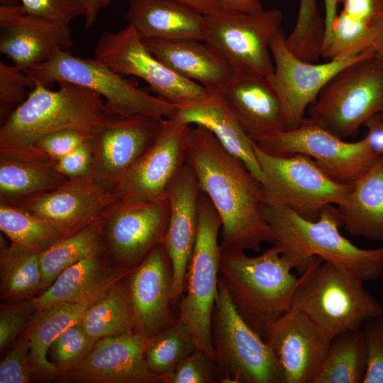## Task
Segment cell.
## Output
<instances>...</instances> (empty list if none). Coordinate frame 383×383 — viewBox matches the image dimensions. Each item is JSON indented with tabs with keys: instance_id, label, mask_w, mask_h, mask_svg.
<instances>
[{
	"instance_id": "1",
	"label": "cell",
	"mask_w": 383,
	"mask_h": 383,
	"mask_svg": "<svg viewBox=\"0 0 383 383\" xmlns=\"http://www.w3.org/2000/svg\"><path fill=\"white\" fill-rule=\"evenodd\" d=\"M185 161L220 217L221 250L257 252L264 243L274 244L264 212V186L209 129L190 126Z\"/></svg>"
},
{
	"instance_id": "2",
	"label": "cell",
	"mask_w": 383,
	"mask_h": 383,
	"mask_svg": "<svg viewBox=\"0 0 383 383\" xmlns=\"http://www.w3.org/2000/svg\"><path fill=\"white\" fill-rule=\"evenodd\" d=\"M264 212L274 236V244L301 274L316 256L347 270L364 282L375 280L383 273V246L361 248L341 235L336 206H327L316 220L310 221L265 189Z\"/></svg>"
},
{
	"instance_id": "3",
	"label": "cell",
	"mask_w": 383,
	"mask_h": 383,
	"mask_svg": "<svg viewBox=\"0 0 383 383\" xmlns=\"http://www.w3.org/2000/svg\"><path fill=\"white\" fill-rule=\"evenodd\" d=\"M57 84V90L35 85L27 99L1 125L0 155L48 158L35 148L42 137L62 130L90 136L108 115L104 99L96 92L70 82Z\"/></svg>"
},
{
	"instance_id": "4",
	"label": "cell",
	"mask_w": 383,
	"mask_h": 383,
	"mask_svg": "<svg viewBox=\"0 0 383 383\" xmlns=\"http://www.w3.org/2000/svg\"><path fill=\"white\" fill-rule=\"evenodd\" d=\"M275 244L256 257L221 250L219 279L243 321L262 338L292 306L300 282Z\"/></svg>"
},
{
	"instance_id": "5",
	"label": "cell",
	"mask_w": 383,
	"mask_h": 383,
	"mask_svg": "<svg viewBox=\"0 0 383 383\" xmlns=\"http://www.w3.org/2000/svg\"><path fill=\"white\" fill-rule=\"evenodd\" d=\"M363 282L347 270L313 257L301 274L291 307L304 312L333 339L383 316V306Z\"/></svg>"
},
{
	"instance_id": "6",
	"label": "cell",
	"mask_w": 383,
	"mask_h": 383,
	"mask_svg": "<svg viewBox=\"0 0 383 383\" xmlns=\"http://www.w3.org/2000/svg\"><path fill=\"white\" fill-rule=\"evenodd\" d=\"M25 72L35 85L49 87L67 82L87 87L100 95L106 113L113 116H148L166 118L179 107L138 88L128 79L94 59L59 51L50 60Z\"/></svg>"
},
{
	"instance_id": "7",
	"label": "cell",
	"mask_w": 383,
	"mask_h": 383,
	"mask_svg": "<svg viewBox=\"0 0 383 383\" xmlns=\"http://www.w3.org/2000/svg\"><path fill=\"white\" fill-rule=\"evenodd\" d=\"M379 113H383V65L372 47L328 81L309 106L307 118L345 139Z\"/></svg>"
},
{
	"instance_id": "8",
	"label": "cell",
	"mask_w": 383,
	"mask_h": 383,
	"mask_svg": "<svg viewBox=\"0 0 383 383\" xmlns=\"http://www.w3.org/2000/svg\"><path fill=\"white\" fill-rule=\"evenodd\" d=\"M221 228V221L216 210L200 189L196 238L188 264L178 318L192 331L197 348L214 360L211 321L218 292Z\"/></svg>"
},
{
	"instance_id": "9",
	"label": "cell",
	"mask_w": 383,
	"mask_h": 383,
	"mask_svg": "<svg viewBox=\"0 0 383 383\" xmlns=\"http://www.w3.org/2000/svg\"><path fill=\"white\" fill-rule=\"evenodd\" d=\"M217 380L222 383H284L264 339L240 317L219 279L211 321Z\"/></svg>"
},
{
	"instance_id": "10",
	"label": "cell",
	"mask_w": 383,
	"mask_h": 383,
	"mask_svg": "<svg viewBox=\"0 0 383 383\" xmlns=\"http://www.w3.org/2000/svg\"><path fill=\"white\" fill-rule=\"evenodd\" d=\"M277 9L256 11L223 10L205 16L204 41L216 49L235 72L266 77L274 71L272 38L282 29Z\"/></svg>"
},
{
	"instance_id": "11",
	"label": "cell",
	"mask_w": 383,
	"mask_h": 383,
	"mask_svg": "<svg viewBox=\"0 0 383 383\" xmlns=\"http://www.w3.org/2000/svg\"><path fill=\"white\" fill-rule=\"evenodd\" d=\"M255 143L274 156L307 155L333 180L344 184L353 185L380 156L370 148L365 137L345 141L307 117L297 128L275 133Z\"/></svg>"
},
{
	"instance_id": "12",
	"label": "cell",
	"mask_w": 383,
	"mask_h": 383,
	"mask_svg": "<svg viewBox=\"0 0 383 383\" xmlns=\"http://www.w3.org/2000/svg\"><path fill=\"white\" fill-rule=\"evenodd\" d=\"M254 148L265 189L307 220H316L328 205L340 204L352 188L333 180L307 155L274 156L255 143Z\"/></svg>"
},
{
	"instance_id": "13",
	"label": "cell",
	"mask_w": 383,
	"mask_h": 383,
	"mask_svg": "<svg viewBox=\"0 0 383 383\" xmlns=\"http://www.w3.org/2000/svg\"><path fill=\"white\" fill-rule=\"evenodd\" d=\"M94 59L121 75L144 80L161 99L179 108L200 102L211 94L201 84L179 76L147 49L130 25L99 37Z\"/></svg>"
},
{
	"instance_id": "14",
	"label": "cell",
	"mask_w": 383,
	"mask_h": 383,
	"mask_svg": "<svg viewBox=\"0 0 383 383\" xmlns=\"http://www.w3.org/2000/svg\"><path fill=\"white\" fill-rule=\"evenodd\" d=\"M190 126L174 115L164 118L153 143L113 187L117 199L151 203L167 198L172 183L186 164Z\"/></svg>"
},
{
	"instance_id": "15",
	"label": "cell",
	"mask_w": 383,
	"mask_h": 383,
	"mask_svg": "<svg viewBox=\"0 0 383 383\" xmlns=\"http://www.w3.org/2000/svg\"><path fill=\"white\" fill-rule=\"evenodd\" d=\"M168 197L151 203L117 199L103 216L104 240L118 267L133 269L164 242L170 218Z\"/></svg>"
},
{
	"instance_id": "16",
	"label": "cell",
	"mask_w": 383,
	"mask_h": 383,
	"mask_svg": "<svg viewBox=\"0 0 383 383\" xmlns=\"http://www.w3.org/2000/svg\"><path fill=\"white\" fill-rule=\"evenodd\" d=\"M285 38L282 28L270 42L274 71L268 79L281 104L284 131H288L300 125L305 118L306 109L328 81L341 69L362 57L369 49L355 57L313 64L294 55L287 48Z\"/></svg>"
},
{
	"instance_id": "17",
	"label": "cell",
	"mask_w": 383,
	"mask_h": 383,
	"mask_svg": "<svg viewBox=\"0 0 383 383\" xmlns=\"http://www.w3.org/2000/svg\"><path fill=\"white\" fill-rule=\"evenodd\" d=\"M163 119L107 115L90 135L91 177L113 191L121 177L153 143Z\"/></svg>"
},
{
	"instance_id": "18",
	"label": "cell",
	"mask_w": 383,
	"mask_h": 383,
	"mask_svg": "<svg viewBox=\"0 0 383 383\" xmlns=\"http://www.w3.org/2000/svg\"><path fill=\"white\" fill-rule=\"evenodd\" d=\"M73 44L70 23L29 13L21 4L0 6V52L24 71Z\"/></svg>"
},
{
	"instance_id": "19",
	"label": "cell",
	"mask_w": 383,
	"mask_h": 383,
	"mask_svg": "<svg viewBox=\"0 0 383 383\" xmlns=\"http://www.w3.org/2000/svg\"><path fill=\"white\" fill-rule=\"evenodd\" d=\"M116 200L111 189L88 176L69 179L16 205L46 220L65 238L102 218Z\"/></svg>"
},
{
	"instance_id": "20",
	"label": "cell",
	"mask_w": 383,
	"mask_h": 383,
	"mask_svg": "<svg viewBox=\"0 0 383 383\" xmlns=\"http://www.w3.org/2000/svg\"><path fill=\"white\" fill-rule=\"evenodd\" d=\"M262 338L281 367L284 383H314L332 340L295 307L284 313Z\"/></svg>"
},
{
	"instance_id": "21",
	"label": "cell",
	"mask_w": 383,
	"mask_h": 383,
	"mask_svg": "<svg viewBox=\"0 0 383 383\" xmlns=\"http://www.w3.org/2000/svg\"><path fill=\"white\" fill-rule=\"evenodd\" d=\"M146 339L136 332L99 339L80 362L58 376L83 383H165L148 366Z\"/></svg>"
},
{
	"instance_id": "22",
	"label": "cell",
	"mask_w": 383,
	"mask_h": 383,
	"mask_svg": "<svg viewBox=\"0 0 383 383\" xmlns=\"http://www.w3.org/2000/svg\"><path fill=\"white\" fill-rule=\"evenodd\" d=\"M135 331L148 338L172 324L173 270L163 243L155 247L128 277Z\"/></svg>"
},
{
	"instance_id": "23",
	"label": "cell",
	"mask_w": 383,
	"mask_h": 383,
	"mask_svg": "<svg viewBox=\"0 0 383 383\" xmlns=\"http://www.w3.org/2000/svg\"><path fill=\"white\" fill-rule=\"evenodd\" d=\"M200 188L193 170L187 163L167 193L170 218L163 245L173 270V302L182 297L186 274L198 228Z\"/></svg>"
},
{
	"instance_id": "24",
	"label": "cell",
	"mask_w": 383,
	"mask_h": 383,
	"mask_svg": "<svg viewBox=\"0 0 383 383\" xmlns=\"http://www.w3.org/2000/svg\"><path fill=\"white\" fill-rule=\"evenodd\" d=\"M218 95L254 142L284 131L281 104L268 77L235 72Z\"/></svg>"
},
{
	"instance_id": "25",
	"label": "cell",
	"mask_w": 383,
	"mask_h": 383,
	"mask_svg": "<svg viewBox=\"0 0 383 383\" xmlns=\"http://www.w3.org/2000/svg\"><path fill=\"white\" fill-rule=\"evenodd\" d=\"M150 53L174 73L218 94L232 79L235 71L212 46L192 39H143Z\"/></svg>"
},
{
	"instance_id": "26",
	"label": "cell",
	"mask_w": 383,
	"mask_h": 383,
	"mask_svg": "<svg viewBox=\"0 0 383 383\" xmlns=\"http://www.w3.org/2000/svg\"><path fill=\"white\" fill-rule=\"evenodd\" d=\"M131 270H125L79 300L63 303L35 312L28 328L23 334L30 343L29 358L33 376L41 379L57 376V370L48 357L52 343L67 328L80 322L86 311L113 286L128 277Z\"/></svg>"
},
{
	"instance_id": "27",
	"label": "cell",
	"mask_w": 383,
	"mask_h": 383,
	"mask_svg": "<svg viewBox=\"0 0 383 383\" xmlns=\"http://www.w3.org/2000/svg\"><path fill=\"white\" fill-rule=\"evenodd\" d=\"M125 15L142 39L204 41L205 16L177 0H128Z\"/></svg>"
},
{
	"instance_id": "28",
	"label": "cell",
	"mask_w": 383,
	"mask_h": 383,
	"mask_svg": "<svg viewBox=\"0 0 383 383\" xmlns=\"http://www.w3.org/2000/svg\"><path fill=\"white\" fill-rule=\"evenodd\" d=\"M174 116L189 125H199L209 129L223 147L242 160L263 184L262 172L255 152V142L245 133L219 95H211L200 102L180 107Z\"/></svg>"
},
{
	"instance_id": "29",
	"label": "cell",
	"mask_w": 383,
	"mask_h": 383,
	"mask_svg": "<svg viewBox=\"0 0 383 383\" xmlns=\"http://www.w3.org/2000/svg\"><path fill=\"white\" fill-rule=\"evenodd\" d=\"M336 209L348 233L383 240V155L353 184Z\"/></svg>"
},
{
	"instance_id": "30",
	"label": "cell",
	"mask_w": 383,
	"mask_h": 383,
	"mask_svg": "<svg viewBox=\"0 0 383 383\" xmlns=\"http://www.w3.org/2000/svg\"><path fill=\"white\" fill-rule=\"evenodd\" d=\"M109 259L106 252L82 260L65 269L52 284L31 299L36 312L79 300L129 270L113 268Z\"/></svg>"
},
{
	"instance_id": "31",
	"label": "cell",
	"mask_w": 383,
	"mask_h": 383,
	"mask_svg": "<svg viewBox=\"0 0 383 383\" xmlns=\"http://www.w3.org/2000/svg\"><path fill=\"white\" fill-rule=\"evenodd\" d=\"M69 179L48 158L0 155V201L18 204L36 194L52 191Z\"/></svg>"
},
{
	"instance_id": "32",
	"label": "cell",
	"mask_w": 383,
	"mask_h": 383,
	"mask_svg": "<svg viewBox=\"0 0 383 383\" xmlns=\"http://www.w3.org/2000/svg\"><path fill=\"white\" fill-rule=\"evenodd\" d=\"M94 340L135 332L133 306L127 282L121 281L91 305L80 321Z\"/></svg>"
},
{
	"instance_id": "33",
	"label": "cell",
	"mask_w": 383,
	"mask_h": 383,
	"mask_svg": "<svg viewBox=\"0 0 383 383\" xmlns=\"http://www.w3.org/2000/svg\"><path fill=\"white\" fill-rule=\"evenodd\" d=\"M106 252L103 218L62 238L39 253L43 288H48L65 269L85 258Z\"/></svg>"
},
{
	"instance_id": "34",
	"label": "cell",
	"mask_w": 383,
	"mask_h": 383,
	"mask_svg": "<svg viewBox=\"0 0 383 383\" xmlns=\"http://www.w3.org/2000/svg\"><path fill=\"white\" fill-rule=\"evenodd\" d=\"M366 367L362 328L343 332L332 339L314 383H362Z\"/></svg>"
},
{
	"instance_id": "35",
	"label": "cell",
	"mask_w": 383,
	"mask_h": 383,
	"mask_svg": "<svg viewBox=\"0 0 383 383\" xmlns=\"http://www.w3.org/2000/svg\"><path fill=\"white\" fill-rule=\"evenodd\" d=\"M43 288V275L39 253L6 243L1 237V299L26 297Z\"/></svg>"
},
{
	"instance_id": "36",
	"label": "cell",
	"mask_w": 383,
	"mask_h": 383,
	"mask_svg": "<svg viewBox=\"0 0 383 383\" xmlns=\"http://www.w3.org/2000/svg\"><path fill=\"white\" fill-rule=\"evenodd\" d=\"M197 348L189 327L179 318L146 339L145 357L151 372L167 383L178 364Z\"/></svg>"
},
{
	"instance_id": "37",
	"label": "cell",
	"mask_w": 383,
	"mask_h": 383,
	"mask_svg": "<svg viewBox=\"0 0 383 383\" xmlns=\"http://www.w3.org/2000/svg\"><path fill=\"white\" fill-rule=\"evenodd\" d=\"M0 229L10 243L38 253L63 238L46 220L18 206L1 201Z\"/></svg>"
},
{
	"instance_id": "38",
	"label": "cell",
	"mask_w": 383,
	"mask_h": 383,
	"mask_svg": "<svg viewBox=\"0 0 383 383\" xmlns=\"http://www.w3.org/2000/svg\"><path fill=\"white\" fill-rule=\"evenodd\" d=\"M373 43L372 23L341 11L323 40L321 56L328 60L355 57L372 48Z\"/></svg>"
},
{
	"instance_id": "39",
	"label": "cell",
	"mask_w": 383,
	"mask_h": 383,
	"mask_svg": "<svg viewBox=\"0 0 383 383\" xmlns=\"http://www.w3.org/2000/svg\"><path fill=\"white\" fill-rule=\"evenodd\" d=\"M96 342L85 332L80 322L62 332L48 350L50 362L57 370V376L80 362Z\"/></svg>"
},
{
	"instance_id": "40",
	"label": "cell",
	"mask_w": 383,
	"mask_h": 383,
	"mask_svg": "<svg viewBox=\"0 0 383 383\" xmlns=\"http://www.w3.org/2000/svg\"><path fill=\"white\" fill-rule=\"evenodd\" d=\"M33 79L21 67L0 62V117L4 123L35 88Z\"/></svg>"
},
{
	"instance_id": "41",
	"label": "cell",
	"mask_w": 383,
	"mask_h": 383,
	"mask_svg": "<svg viewBox=\"0 0 383 383\" xmlns=\"http://www.w3.org/2000/svg\"><path fill=\"white\" fill-rule=\"evenodd\" d=\"M36 311L28 301L2 306L0 311V350L10 347L28 328Z\"/></svg>"
},
{
	"instance_id": "42",
	"label": "cell",
	"mask_w": 383,
	"mask_h": 383,
	"mask_svg": "<svg viewBox=\"0 0 383 383\" xmlns=\"http://www.w3.org/2000/svg\"><path fill=\"white\" fill-rule=\"evenodd\" d=\"M215 380V360L196 348L178 364L167 383H212Z\"/></svg>"
},
{
	"instance_id": "43",
	"label": "cell",
	"mask_w": 383,
	"mask_h": 383,
	"mask_svg": "<svg viewBox=\"0 0 383 383\" xmlns=\"http://www.w3.org/2000/svg\"><path fill=\"white\" fill-rule=\"evenodd\" d=\"M362 328L367 350L362 383H383V316L367 321Z\"/></svg>"
},
{
	"instance_id": "44",
	"label": "cell",
	"mask_w": 383,
	"mask_h": 383,
	"mask_svg": "<svg viewBox=\"0 0 383 383\" xmlns=\"http://www.w3.org/2000/svg\"><path fill=\"white\" fill-rule=\"evenodd\" d=\"M30 343L22 335L0 362V383H28L33 377L29 358Z\"/></svg>"
},
{
	"instance_id": "45",
	"label": "cell",
	"mask_w": 383,
	"mask_h": 383,
	"mask_svg": "<svg viewBox=\"0 0 383 383\" xmlns=\"http://www.w3.org/2000/svg\"><path fill=\"white\" fill-rule=\"evenodd\" d=\"M29 13L70 23L77 17L85 16L84 0H19Z\"/></svg>"
},
{
	"instance_id": "46",
	"label": "cell",
	"mask_w": 383,
	"mask_h": 383,
	"mask_svg": "<svg viewBox=\"0 0 383 383\" xmlns=\"http://www.w3.org/2000/svg\"><path fill=\"white\" fill-rule=\"evenodd\" d=\"M90 138L75 130H62L48 134L38 140L35 148L54 162L76 149Z\"/></svg>"
},
{
	"instance_id": "47",
	"label": "cell",
	"mask_w": 383,
	"mask_h": 383,
	"mask_svg": "<svg viewBox=\"0 0 383 383\" xmlns=\"http://www.w3.org/2000/svg\"><path fill=\"white\" fill-rule=\"evenodd\" d=\"M93 153L90 138L55 162L59 172L68 179L91 176Z\"/></svg>"
},
{
	"instance_id": "48",
	"label": "cell",
	"mask_w": 383,
	"mask_h": 383,
	"mask_svg": "<svg viewBox=\"0 0 383 383\" xmlns=\"http://www.w3.org/2000/svg\"><path fill=\"white\" fill-rule=\"evenodd\" d=\"M324 26L317 5V0H299L295 30L304 35L320 32Z\"/></svg>"
},
{
	"instance_id": "49",
	"label": "cell",
	"mask_w": 383,
	"mask_h": 383,
	"mask_svg": "<svg viewBox=\"0 0 383 383\" xmlns=\"http://www.w3.org/2000/svg\"><path fill=\"white\" fill-rule=\"evenodd\" d=\"M343 10L348 14L372 23L379 12L383 0H340Z\"/></svg>"
},
{
	"instance_id": "50",
	"label": "cell",
	"mask_w": 383,
	"mask_h": 383,
	"mask_svg": "<svg viewBox=\"0 0 383 383\" xmlns=\"http://www.w3.org/2000/svg\"><path fill=\"white\" fill-rule=\"evenodd\" d=\"M367 128L365 136L370 148L378 155H383V113H377L364 123Z\"/></svg>"
},
{
	"instance_id": "51",
	"label": "cell",
	"mask_w": 383,
	"mask_h": 383,
	"mask_svg": "<svg viewBox=\"0 0 383 383\" xmlns=\"http://www.w3.org/2000/svg\"><path fill=\"white\" fill-rule=\"evenodd\" d=\"M374 30L373 56L383 65V4L372 21Z\"/></svg>"
},
{
	"instance_id": "52",
	"label": "cell",
	"mask_w": 383,
	"mask_h": 383,
	"mask_svg": "<svg viewBox=\"0 0 383 383\" xmlns=\"http://www.w3.org/2000/svg\"><path fill=\"white\" fill-rule=\"evenodd\" d=\"M194 9L204 16H210L225 10L223 0H177Z\"/></svg>"
},
{
	"instance_id": "53",
	"label": "cell",
	"mask_w": 383,
	"mask_h": 383,
	"mask_svg": "<svg viewBox=\"0 0 383 383\" xmlns=\"http://www.w3.org/2000/svg\"><path fill=\"white\" fill-rule=\"evenodd\" d=\"M111 0H84L86 14L84 16L86 28H89L95 22L99 11L108 6Z\"/></svg>"
},
{
	"instance_id": "54",
	"label": "cell",
	"mask_w": 383,
	"mask_h": 383,
	"mask_svg": "<svg viewBox=\"0 0 383 383\" xmlns=\"http://www.w3.org/2000/svg\"><path fill=\"white\" fill-rule=\"evenodd\" d=\"M226 10L256 11L262 9L259 0H223Z\"/></svg>"
},
{
	"instance_id": "55",
	"label": "cell",
	"mask_w": 383,
	"mask_h": 383,
	"mask_svg": "<svg viewBox=\"0 0 383 383\" xmlns=\"http://www.w3.org/2000/svg\"><path fill=\"white\" fill-rule=\"evenodd\" d=\"M340 1V0H323L325 7V16L323 18L325 24L324 39L328 36L333 23L338 15L337 8Z\"/></svg>"
},
{
	"instance_id": "56",
	"label": "cell",
	"mask_w": 383,
	"mask_h": 383,
	"mask_svg": "<svg viewBox=\"0 0 383 383\" xmlns=\"http://www.w3.org/2000/svg\"><path fill=\"white\" fill-rule=\"evenodd\" d=\"M19 0H0V6H15L20 5Z\"/></svg>"
}]
</instances>
